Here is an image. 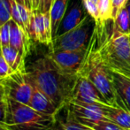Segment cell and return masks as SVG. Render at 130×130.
<instances>
[{"label":"cell","mask_w":130,"mask_h":130,"mask_svg":"<svg viewBox=\"0 0 130 130\" xmlns=\"http://www.w3.org/2000/svg\"><path fill=\"white\" fill-rule=\"evenodd\" d=\"M26 72L58 110L70 101L78 75L64 72L49 53L31 62Z\"/></svg>","instance_id":"1"},{"label":"cell","mask_w":130,"mask_h":130,"mask_svg":"<svg viewBox=\"0 0 130 130\" xmlns=\"http://www.w3.org/2000/svg\"><path fill=\"white\" fill-rule=\"evenodd\" d=\"M110 21L96 23L94 32L98 38V51L112 72L130 79V36L113 30V27L109 30Z\"/></svg>","instance_id":"2"},{"label":"cell","mask_w":130,"mask_h":130,"mask_svg":"<svg viewBox=\"0 0 130 130\" xmlns=\"http://www.w3.org/2000/svg\"><path fill=\"white\" fill-rule=\"evenodd\" d=\"M80 74H85L91 80L109 105L120 107L113 84L112 71L106 66L100 55L95 32L88 47L85 61Z\"/></svg>","instance_id":"3"},{"label":"cell","mask_w":130,"mask_h":130,"mask_svg":"<svg viewBox=\"0 0 130 130\" xmlns=\"http://www.w3.org/2000/svg\"><path fill=\"white\" fill-rule=\"evenodd\" d=\"M6 99L5 126L8 130H47L52 127L54 117L36 111L28 104Z\"/></svg>","instance_id":"4"},{"label":"cell","mask_w":130,"mask_h":130,"mask_svg":"<svg viewBox=\"0 0 130 130\" xmlns=\"http://www.w3.org/2000/svg\"><path fill=\"white\" fill-rule=\"evenodd\" d=\"M96 28V21L89 15L74 28L57 36L53 40L52 50H87Z\"/></svg>","instance_id":"5"},{"label":"cell","mask_w":130,"mask_h":130,"mask_svg":"<svg viewBox=\"0 0 130 130\" xmlns=\"http://www.w3.org/2000/svg\"><path fill=\"white\" fill-rule=\"evenodd\" d=\"M1 83L5 88V98H12L26 104H29L33 88L26 75V71L12 73L9 76L4 78Z\"/></svg>","instance_id":"6"},{"label":"cell","mask_w":130,"mask_h":130,"mask_svg":"<svg viewBox=\"0 0 130 130\" xmlns=\"http://www.w3.org/2000/svg\"><path fill=\"white\" fill-rule=\"evenodd\" d=\"M70 101H75L82 104L109 105L91 80L85 74H78Z\"/></svg>","instance_id":"7"},{"label":"cell","mask_w":130,"mask_h":130,"mask_svg":"<svg viewBox=\"0 0 130 130\" xmlns=\"http://www.w3.org/2000/svg\"><path fill=\"white\" fill-rule=\"evenodd\" d=\"M87 50H52L50 51L49 54L64 72L73 75H78L85 61Z\"/></svg>","instance_id":"8"},{"label":"cell","mask_w":130,"mask_h":130,"mask_svg":"<svg viewBox=\"0 0 130 130\" xmlns=\"http://www.w3.org/2000/svg\"><path fill=\"white\" fill-rule=\"evenodd\" d=\"M67 106L76 120L83 124L100 120H109L104 114V107L106 105L69 101L67 104Z\"/></svg>","instance_id":"9"},{"label":"cell","mask_w":130,"mask_h":130,"mask_svg":"<svg viewBox=\"0 0 130 130\" xmlns=\"http://www.w3.org/2000/svg\"><path fill=\"white\" fill-rule=\"evenodd\" d=\"M88 15L89 14L84 6L83 0H69L67 12L58 27L56 37L77 27Z\"/></svg>","instance_id":"10"},{"label":"cell","mask_w":130,"mask_h":130,"mask_svg":"<svg viewBox=\"0 0 130 130\" xmlns=\"http://www.w3.org/2000/svg\"><path fill=\"white\" fill-rule=\"evenodd\" d=\"M26 75L27 79H28V80L30 82L33 88L32 96H31V99L29 101L28 105L30 107H32L33 109L36 110V111H39V112L54 117L55 114L58 111V107L55 105V104L52 102V100L35 83V82L27 74V72Z\"/></svg>","instance_id":"11"},{"label":"cell","mask_w":130,"mask_h":130,"mask_svg":"<svg viewBox=\"0 0 130 130\" xmlns=\"http://www.w3.org/2000/svg\"><path fill=\"white\" fill-rule=\"evenodd\" d=\"M28 32L31 39L47 45L50 50L52 49L53 40L47 32L43 13H42L37 9L32 11Z\"/></svg>","instance_id":"12"},{"label":"cell","mask_w":130,"mask_h":130,"mask_svg":"<svg viewBox=\"0 0 130 130\" xmlns=\"http://www.w3.org/2000/svg\"><path fill=\"white\" fill-rule=\"evenodd\" d=\"M11 33H10V45L15 48L20 54L26 58L29 51L31 38L25 34V32L19 27V25L12 19L10 20Z\"/></svg>","instance_id":"13"},{"label":"cell","mask_w":130,"mask_h":130,"mask_svg":"<svg viewBox=\"0 0 130 130\" xmlns=\"http://www.w3.org/2000/svg\"><path fill=\"white\" fill-rule=\"evenodd\" d=\"M112 75L119 105L130 111V79L116 72Z\"/></svg>","instance_id":"14"},{"label":"cell","mask_w":130,"mask_h":130,"mask_svg":"<svg viewBox=\"0 0 130 130\" xmlns=\"http://www.w3.org/2000/svg\"><path fill=\"white\" fill-rule=\"evenodd\" d=\"M104 114L109 120L126 130L130 129V111L121 107L106 105Z\"/></svg>","instance_id":"15"},{"label":"cell","mask_w":130,"mask_h":130,"mask_svg":"<svg viewBox=\"0 0 130 130\" xmlns=\"http://www.w3.org/2000/svg\"><path fill=\"white\" fill-rule=\"evenodd\" d=\"M68 3L69 0H55L52 4V6L50 11V15L51 21H52V33L53 40L56 38L58 27L65 16Z\"/></svg>","instance_id":"16"},{"label":"cell","mask_w":130,"mask_h":130,"mask_svg":"<svg viewBox=\"0 0 130 130\" xmlns=\"http://www.w3.org/2000/svg\"><path fill=\"white\" fill-rule=\"evenodd\" d=\"M113 30L130 36V21L126 5L120 10L113 21Z\"/></svg>","instance_id":"17"},{"label":"cell","mask_w":130,"mask_h":130,"mask_svg":"<svg viewBox=\"0 0 130 130\" xmlns=\"http://www.w3.org/2000/svg\"><path fill=\"white\" fill-rule=\"evenodd\" d=\"M100 21H107L112 20V4L111 0H99L98 1Z\"/></svg>","instance_id":"18"},{"label":"cell","mask_w":130,"mask_h":130,"mask_svg":"<svg viewBox=\"0 0 130 130\" xmlns=\"http://www.w3.org/2000/svg\"><path fill=\"white\" fill-rule=\"evenodd\" d=\"M84 125L94 130H126L117 124L113 123L111 120H100V121L96 122H89V123H85Z\"/></svg>","instance_id":"19"},{"label":"cell","mask_w":130,"mask_h":130,"mask_svg":"<svg viewBox=\"0 0 130 130\" xmlns=\"http://www.w3.org/2000/svg\"><path fill=\"white\" fill-rule=\"evenodd\" d=\"M12 0H0V26L12 19Z\"/></svg>","instance_id":"20"},{"label":"cell","mask_w":130,"mask_h":130,"mask_svg":"<svg viewBox=\"0 0 130 130\" xmlns=\"http://www.w3.org/2000/svg\"><path fill=\"white\" fill-rule=\"evenodd\" d=\"M83 4L88 14L95 20L96 23L100 22L99 9H98V4L91 1V0H83Z\"/></svg>","instance_id":"21"},{"label":"cell","mask_w":130,"mask_h":130,"mask_svg":"<svg viewBox=\"0 0 130 130\" xmlns=\"http://www.w3.org/2000/svg\"><path fill=\"white\" fill-rule=\"evenodd\" d=\"M11 16H12V19L19 25V27H21L23 31H24L25 34H27V36H29L28 31H27V27L22 21L21 13H20L19 8H18V4L16 3V2H14L13 0H12V12H11ZM29 37H30V36H29Z\"/></svg>","instance_id":"22"},{"label":"cell","mask_w":130,"mask_h":130,"mask_svg":"<svg viewBox=\"0 0 130 130\" xmlns=\"http://www.w3.org/2000/svg\"><path fill=\"white\" fill-rule=\"evenodd\" d=\"M10 33L11 24L9 21L4 25L0 26V46L1 47L10 45Z\"/></svg>","instance_id":"23"},{"label":"cell","mask_w":130,"mask_h":130,"mask_svg":"<svg viewBox=\"0 0 130 130\" xmlns=\"http://www.w3.org/2000/svg\"><path fill=\"white\" fill-rule=\"evenodd\" d=\"M53 0H36L35 10L37 9L42 13H49L52 6Z\"/></svg>","instance_id":"24"},{"label":"cell","mask_w":130,"mask_h":130,"mask_svg":"<svg viewBox=\"0 0 130 130\" xmlns=\"http://www.w3.org/2000/svg\"><path fill=\"white\" fill-rule=\"evenodd\" d=\"M12 73H14V71L8 65V63L5 61L4 57L0 55V78L4 79L7 77L10 74H12Z\"/></svg>","instance_id":"25"},{"label":"cell","mask_w":130,"mask_h":130,"mask_svg":"<svg viewBox=\"0 0 130 130\" xmlns=\"http://www.w3.org/2000/svg\"><path fill=\"white\" fill-rule=\"evenodd\" d=\"M127 0H111L112 4V21L116 19L117 15L120 12L122 8L126 5Z\"/></svg>","instance_id":"26"},{"label":"cell","mask_w":130,"mask_h":130,"mask_svg":"<svg viewBox=\"0 0 130 130\" xmlns=\"http://www.w3.org/2000/svg\"><path fill=\"white\" fill-rule=\"evenodd\" d=\"M6 116V99L0 100V126H5Z\"/></svg>","instance_id":"27"},{"label":"cell","mask_w":130,"mask_h":130,"mask_svg":"<svg viewBox=\"0 0 130 130\" xmlns=\"http://www.w3.org/2000/svg\"><path fill=\"white\" fill-rule=\"evenodd\" d=\"M5 88H4L3 84L0 82V100L5 99Z\"/></svg>","instance_id":"28"},{"label":"cell","mask_w":130,"mask_h":130,"mask_svg":"<svg viewBox=\"0 0 130 130\" xmlns=\"http://www.w3.org/2000/svg\"><path fill=\"white\" fill-rule=\"evenodd\" d=\"M27 8L28 9L30 12L33 11V3L32 0H27Z\"/></svg>","instance_id":"29"},{"label":"cell","mask_w":130,"mask_h":130,"mask_svg":"<svg viewBox=\"0 0 130 130\" xmlns=\"http://www.w3.org/2000/svg\"><path fill=\"white\" fill-rule=\"evenodd\" d=\"M13 1L19 4V5H23L27 7V0H13Z\"/></svg>","instance_id":"30"},{"label":"cell","mask_w":130,"mask_h":130,"mask_svg":"<svg viewBox=\"0 0 130 130\" xmlns=\"http://www.w3.org/2000/svg\"><path fill=\"white\" fill-rule=\"evenodd\" d=\"M126 7H127V12H128L129 21H130V0H127V4H126Z\"/></svg>","instance_id":"31"},{"label":"cell","mask_w":130,"mask_h":130,"mask_svg":"<svg viewBox=\"0 0 130 130\" xmlns=\"http://www.w3.org/2000/svg\"><path fill=\"white\" fill-rule=\"evenodd\" d=\"M0 130H8L5 126H0Z\"/></svg>","instance_id":"32"},{"label":"cell","mask_w":130,"mask_h":130,"mask_svg":"<svg viewBox=\"0 0 130 130\" xmlns=\"http://www.w3.org/2000/svg\"><path fill=\"white\" fill-rule=\"evenodd\" d=\"M91 1H93V2H95V3L98 4V1H99V0H91Z\"/></svg>","instance_id":"33"},{"label":"cell","mask_w":130,"mask_h":130,"mask_svg":"<svg viewBox=\"0 0 130 130\" xmlns=\"http://www.w3.org/2000/svg\"><path fill=\"white\" fill-rule=\"evenodd\" d=\"M47 130H53V129L52 128V127H50V128H49V129H47Z\"/></svg>","instance_id":"34"},{"label":"cell","mask_w":130,"mask_h":130,"mask_svg":"<svg viewBox=\"0 0 130 130\" xmlns=\"http://www.w3.org/2000/svg\"><path fill=\"white\" fill-rule=\"evenodd\" d=\"M0 55H1V46H0Z\"/></svg>","instance_id":"35"},{"label":"cell","mask_w":130,"mask_h":130,"mask_svg":"<svg viewBox=\"0 0 130 130\" xmlns=\"http://www.w3.org/2000/svg\"><path fill=\"white\" fill-rule=\"evenodd\" d=\"M2 80H3V79H2V78H0V82H2Z\"/></svg>","instance_id":"36"},{"label":"cell","mask_w":130,"mask_h":130,"mask_svg":"<svg viewBox=\"0 0 130 130\" xmlns=\"http://www.w3.org/2000/svg\"><path fill=\"white\" fill-rule=\"evenodd\" d=\"M54 1H55V0H53V2H54Z\"/></svg>","instance_id":"37"},{"label":"cell","mask_w":130,"mask_h":130,"mask_svg":"<svg viewBox=\"0 0 130 130\" xmlns=\"http://www.w3.org/2000/svg\"><path fill=\"white\" fill-rule=\"evenodd\" d=\"M129 130H130V129H129Z\"/></svg>","instance_id":"38"}]
</instances>
